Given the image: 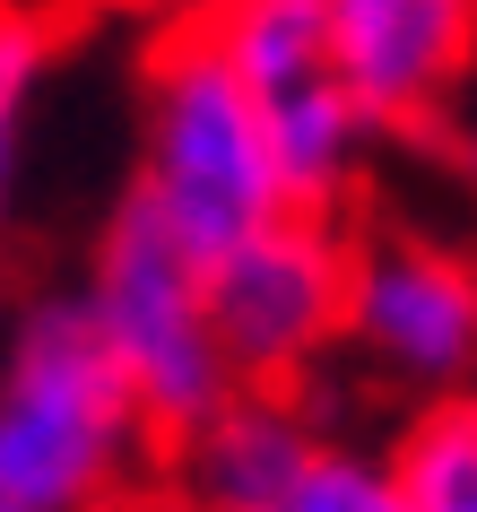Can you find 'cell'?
<instances>
[{
  "label": "cell",
  "instance_id": "cell-1",
  "mask_svg": "<svg viewBox=\"0 0 477 512\" xmlns=\"http://www.w3.org/2000/svg\"><path fill=\"white\" fill-rule=\"evenodd\" d=\"M165 469L139 391L105 356L79 287L18 296L0 313V504L105 512Z\"/></svg>",
  "mask_w": 477,
  "mask_h": 512
},
{
  "label": "cell",
  "instance_id": "cell-2",
  "mask_svg": "<svg viewBox=\"0 0 477 512\" xmlns=\"http://www.w3.org/2000/svg\"><path fill=\"white\" fill-rule=\"evenodd\" d=\"M122 200H139L200 261L252 243L278 217H295V191L278 174L269 122L252 105V87L226 70V53L209 44V27H165L148 44L139 139H131V183H122Z\"/></svg>",
  "mask_w": 477,
  "mask_h": 512
},
{
  "label": "cell",
  "instance_id": "cell-3",
  "mask_svg": "<svg viewBox=\"0 0 477 512\" xmlns=\"http://www.w3.org/2000/svg\"><path fill=\"white\" fill-rule=\"evenodd\" d=\"M79 304L96 322V339H105V356L122 365V382L139 391L157 443L191 434L235 391L217 304H209V261L183 235H165L139 200L105 209L96 243H87V270H79Z\"/></svg>",
  "mask_w": 477,
  "mask_h": 512
},
{
  "label": "cell",
  "instance_id": "cell-4",
  "mask_svg": "<svg viewBox=\"0 0 477 512\" xmlns=\"http://www.w3.org/2000/svg\"><path fill=\"white\" fill-rule=\"evenodd\" d=\"M347 252H356L347 217L295 209L209 261V304H217V339H226L235 382L321 391V374L339 365V339H347Z\"/></svg>",
  "mask_w": 477,
  "mask_h": 512
},
{
  "label": "cell",
  "instance_id": "cell-5",
  "mask_svg": "<svg viewBox=\"0 0 477 512\" xmlns=\"http://www.w3.org/2000/svg\"><path fill=\"white\" fill-rule=\"evenodd\" d=\"M391 400H443L477 382V261L434 235H356L347 252V339Z\"/></svg>",
  "mask_w": 477,
  "mask_h": 512
},
{
  "label": "cell",
  "instance_id": "cell-6",
  "mask_svg": "<svg viewBox=\"0 0 477 512\" xmlns=\"http://www.w3.org/2000/svg\"><path fill=\"white\" fill-rule=\"evenodd\" d=\"M330 61L382 131H417L477 70V0H321Z\"/></svg>",
  "mask_w": 477,
  "mask_h": 512
},
{
  "label": "cell",
  "instance_id": "cell-7",
  "mask_svg": "<svg viewBox=\"0 0 477 512\" xmlns=\"http://www.w3.org/2000/svg\"><path fill=\"white\" fill-rule=\"evenodd\" d=\"M330 434H339V417H330L321 391L235 382L191 434L165 443V478L183 486L200 512H278L295 495V478L321 460Z\"/></svg>",
  "mask_w": 477,
  "mask_h": 512
},
{
  "label": "cell",
  "instance_id": "cell-8",
  "mask_svg": "<svg viewBox=\"0 0 477 512\" xmlns=\"http://www.w3.org/2000/svg\"><path fill=\"white\" fill-rule=\"evenodd\" d=\"M382 452H391L417 512H477V382L443 391V400H417L382 434Z\"/></svg>",
  "mask_w": 477,
  "mask_h": 512
},
{
  "label": "cell",
  "instance_id": "cell-9",
  "mask_svg": "<svg viewBox=\"0 0 477 512\" xmlns=\"http://www.w3.org/2000/svg\"><path fill=\"white\" fill-rule=\"evenodd\" d=\"M53 27L35 9H0V226L27 191V165H35V131H44V96H53Z\"/></svg>",
  "mask_w": 477,
  "mask_h": 512
},
{
  "label": "cell",
  "instance_id": "cell-10",
  "mask_svg": "<svg viewBox=\"0 0 477 512\" xmlns=\"http://www.w3.org/2000/svg\"><path fill=\"white\" fill-rule=\"evenodd\" d=\"M278 512H417V504H408V486H399L391 452L339 426L330 443H321V460L295 478V495H287Z\"/></svg>",
  "mask_w": 477,
  "mask_h": 512
},
{
  "label": "cell",
  "instance_id": "cell-11",
  "mask_svg": "<svg viewBox=\"0 0 477 512\" xmlns=\"http://www.w3.org/2000/svg\"><path fill=\"white\" fill-rule=\"evenodd\" d=\"M139 18H148V27H209V18H226V9H235V0H131Z\"/></svg>",
  "mask_w": 477,
  "mask_h": 512
},
{
  "label": "cell",
  "instance_id": "cell-12",
  "mask_svg": "<svg viewBox=\"0 0 477 512\" xmlns=\"http://www.w3.org/2000/svg\"><path fill=\"white\" fill-rule=\"evenodd\" d=\"M105 512H200V504H191L183 486H174V478H165V469H157V478H139L131 495H113Z\"/></svg>",
  "mask_w": 477,
  "mask_h": 512
},
{
  "label": "cell",
  "instance_id": "cell-13",
  "mask_svg": "<svg viewBox=\"0 0 477 512\" xmlns=\"http://www.w3.org/2000/svg\"><path fill=\"white\" fill-rule=\"evenodd\" d=\"M460 174H469V183H477V122H469V131H460Z\"/></svg>",
  "mask_w": 477,
  "mask_h": 512
},
{
  "label": "cell",
  "instance_id": "cell-14",
  "mask_svg": "<svg viewBox=\"0 0 477 512\" xmlns=\"http://www.w3.org/2000/svg\"><path fill=\"white\" fill-rule=\"evenodd\" d=\"M18 304V287H9V235H0V313Z\"/></svg>",
  "mask_w": 477,
  "mask_h": 512
},
{
  "label": "cell",
  "instance_id": "cell-15",
  "mask_svg": "<svg viewBox=\"0 0 477 512\" xmlns=\"http://www.w3.org/2000/svg\"><path fill=\"white\" fill-rule=\"evenodd\" d=\"M0 9H9V0H0Z\"/></svg>",
  "mask_w": 477,
  "mask_h": 512
},
{
  "label": "cell",
  "instance_id": "cell-16",
  "mask_svg": "<svg viewBox=\"0 0 477 512\" xmlns=\"http://www.w3.org/2000/svg\"><path fill=\"white\" fill-rule=\"evenodd\" d=\"M0 512H9V504H0Z\"/></svg>",
  "mask_w": 477,
  "mask_h": 512
}]
</instances>
